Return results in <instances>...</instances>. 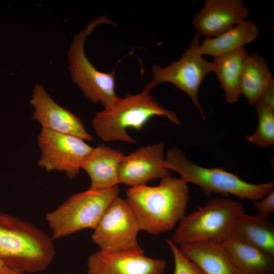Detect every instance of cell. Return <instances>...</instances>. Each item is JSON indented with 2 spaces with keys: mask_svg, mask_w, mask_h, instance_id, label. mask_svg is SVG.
<instances>
[{
  "mask_svg": "<svg viewBox=\"0 0 274 274\" xmlns=\"http://www.w3.org/2000/svg\"><path fill=\"white\" fill-rule=\"evenodd\" d=\"M126 196L140 229L154 235L172 230L185 216L189 201L187 183L171 176L157 186L130 187Z\"/></svg>",
  "mask_w": 274,
  "mask_h": 274,
  "instance_id": "6da1fadb",
  "label": "cell"
},
{
  "mask_svg": "<svg viewBox=\"0 0 274 274\" xmlns=\"http://www.w3.org/2000/svg\"><path fill=\"white\" fill-rule=\"evenodd\" d=\"M55 255L53 239L33 224L0 212V260L27 273L45 270Z\"/></svg>",
  "mask_w": 274,
  "mask_h": 274,
  "instance_id": "7a4b0ae2",
  "label": "cell"
},
{
  "mask_svg": "<svg viewBox=\"0 0 274 274\" xmlns=\"http://www.w3.org/2000/svg\"><path fill=\"white\" fill-rule=\"evenodd\" d=\"M156 116L164 117L176 125L181 124L175 112L163 107L149 92L143 90L118 97L111 106L97 113L92 123L96 134L104 141L132 144L136 141L127 129L139 131L151 118Z\"/></svg>",
  "mask_w": 274,
  "mask_h": 274,
  "instance_id": "3957f363",
  "label": "cell"
},
{
  "mask_svg": "<svg viewBox=\"0 0 274 274\" xmlns=\"http://www.w3.org/2000/svg\"><path fill=\"white\" fill-rule=\"evenodd\" d=\"M164 166L180 174L186 183L198 186L206 195L213 193L227 196L231 194L253 202L263 197L273 190L274 183L252 184L241 179L236 174L221 167L207 168L190 161L177 147L169 149Z\"/></svg>",
  "mask_w": 274,
  "mask_h": 274,
  "instance_id": "277c9868",
  "label": "cell"
},
{
  "mask_svg": "<svg viewBox=\"0 0 274 274\" xmlns=\"http://www.w3.org/2000/svg\"><path fill=\"white\" fill-rule=\"evenodd\" d=\"M244 213L243 205L238 201L224 197L212 198L198 210L185 215L170 239L179 245L205 240L222 243L231 236Z\"/></svg>",
  "mask_w": 274,
  "mask_h": 274,
  "instance_id": "5b68a950",
  "label": "cell"
},
{
  "mask_svg": "<svg viewBox=\"0 0 274 274\" xmlns=\"http://www.w3.org/2000/svg\"><path fill=\"white\" fill-rule=\"evenodd\" d=\"M119 192L118 186L88 189L76 193L54 210L46 214L53 239L84 229H94L104 212Z\"/></svg>",
  "mask_w": 274,
  "mask_h": 274,
  "instance_id": "8992f818",
  "label": "cell"
},
{
  "mask_svg": "<svg viewBox=\"0 0 274 274\" xmlns=\"http://www.w3.org/2000/svg\"><path fill=\"white\" fill-rule=\"evenodd\" d=\"M114 23L105 15L91 20L75 35L68 51V70L72 81L93 104L101 103L104 107L111 105L117 98L115 90L116 68L109 72L96 69L87 57L84 45L86 39L101 24Z\"/></svg>",
  "mask_w": 274,
  "mask_h": 274,
  "instance_id": "52a82bcc",
  "label": "cell"
},
{
  "mask_svg": "<svg viewBox=\"0 0 274 274\" xmlns=\"http://www.w3.org/2000/svg\"><path fill=\"white\" fill-rule=\"evenodd\" d=\"M200 37L195 31L189 46L178 60L165 66L153 65L152 78L144 90L150 92L161 84H172L189 96L204 118L198 93L204 77L212 72V62L204 58L198 51Z\"/></svg>",
  "mask_w": 274,
  "mask_h": 274,
  "instance_id": "ba28073f",
  "label": "cell"
},
{
  "mask_svg": "<svg viewBox=\"0 0 274 274\" xmlns=\"http://www.w3.org/2000/svg\"><path fill=\"white\" fill-rule=\"evenodd\" d=\"M91 235L100 249L107 252L139 249L138 222L126 200L116 197L106 209Z\"/></svg>",
  "mask_w": 274,
  "mask_h": 274,
  "instance_id": "9c48e42d",
  "label": "cell"
},
{
  "mask_svg": "<svg viewBox=\"0 0 274 274\" xmlns=\"http://www.w3.org/2000/svg\"><path fill=\"white\" fill-rule=\"evenodd\" d=\"M38 142L41 152L38 166L48 172H63L70 179L79 174L93 149L81 138L42 128Z\"/></svg>",
  "mask_w": 274,
  "mask_h": 274,
  "instance_id": "30bf717a",
  "label": "cell"
},
{
  "mask_svg": "<svg viewBox=\"0 0 274 274\" xmlns=\"http://www.w3.org/2000/svg\"><path fill=\"white\" fill-rule=\"evenodd\" d=\"M166 266L164 259L145 255L139 249L92 254L87 261L88 274H162Z\"/></svg>",
  "mask_w": 274,
  "mask_h": 274,
  "instance_id": "8fae6325",
  "label": "cell"
},
{
  "mask_svg": "<svg viewBox=\"0 0 274 274\" xmlns=\"http://www.w3.org/2000/svg\"><path fill=\"white\" fill-rule=\"evenodd\" d=\"M29 104L33 109L32 119L42 129L74 135L86 141L93 140L80 119L56 102L43 85L35 86Z\"/></svg>",
  "mask_w": 274,
  "mask_h": 274,
  "instance_id": "7c38bea8",
  "label": "cell"
},
{
  "mask_svg": "<svg viewBox=\"0 0 274 274\" xmlns=\"http://www.w3.org/2000/svg\"><path fill=\"white\" fill-rule=\"evenodd\" d=\"M164 144L142 146L124 156L119 169V180L130 187L146 185L149 181L170 176L163 165Z\"/></svg>",
  "mask_w": 274,
  "mask_h": 274,
  "instance_id": "4fadbf2b",
  "label": "cell"
},
{
  "mask_svg": "<svg viewBox=\"0 0 274 274\" xmlns=\"http://www.w3.org/2000/svg\"><path fill=\"white\" fill-rule=\"evenodd\" d=\"M249 11L241 0H207L192 24L200 36L216 37L247 20Z\"/></svg>",
  "mask_w": 274,
  "mask_h": 274,
  "instance_id": "5bb4252c",
  "label": "cell"
},
{
  "mask_svg": "<svg viewBox=\"0 0 274 274\" xmlns=\"http://www.w3.org/2000/svg\"><path fill=\"white\" fill-rule=\"evenodd\" d=\"M124 156L120 150L104 144L93 148L81 167L89 177V188L108 189L118 186L119 166Z\"/></svg>",
  "mask_w": 274,
  "mask_h": 274,
  "instance_id": "9a60e30c",
  "label": "cell"
},
{
  "mask_svg": "<svg viewBox=\"0 0 274 274\" xmlns=\"http://www.w3.org/2000/svg\"><path fill=\"white\" fill-rule=\"evenodd\" d=\"M179 248L204 274H239L221 243L200 241L184 244Z\"/></svg>",
  "mask_w": 274,
  "mask_h": 274,
  "instance_id": "2e32d148",
  "label": "cell"
},
{
  "mask_svg": "<svg viewBox=\"0 0 274 274\" xmlns=\"http://www.w3.org/2000/svg\"><path fill=\"white\" fill-rule=\"evenodd\" d=\"M239 274H273L274 256L231 235L220 243Z\"/></svg>",
  "mask_w": 274,
  "mask_h": 274,
  "instance_id": "e0dca14e",
  "label": "cell"
},
{
  "mask_svg": "<svg viewBox=\"0 0 274 274\" xmlns=\"http://www.w3.org/2000/svg\"><path fill=\"white\" fill-rule=\"evenodd\" d=\"M258 36L256 23L246 20L218 36L204 39L200 43L198 51L202 55L216 58L245 47L246 45L254 41Z\"/></svg>",
  "mask_w": 274,
  "mask_h": 274,
  "instance_id": "ac0fdd59",
  "label": "cell"
},
{
  "mask_svg": "<svg viewBox=\"0 0 274 274\" xmlns=\"http://www.w3.org/2000/svg\"><path fill=\"white\" fill-rule=\"evenodd\" d=\"M273 84L266 60L256 53H248L243 65L240 85L241 94L248 104L253 106Z\"/></svg>",
  "mask_w": 274,
  "mask_h": 274,
  "instance_id": "d6986e66",
  "label": "cell"
},
{
  "mask_svg": "<svg viewBox=\"0 0 274 274\" xmlns=\"http://www.w3.org/2000/svg\"><path fill=\"white\" fill-rule=\"evenodd\" d=\"M248 54L245 47L214 58V72L223 89L226 101L229 104L238 101L241 95V77L244 60Z\"/></svg>",
  "mask_w": 274,
  "mask_h": 274,
  "instance_id": "ffe728a7",
  "label": "cell"
},
{
  "mask_svg": "<svg viewBox=\"0 0 274 274\" xmlns=\"http://www.w3.org/2000/svg\"><path fill=\"white\" fill-rule=\"evenodd\" d=\"M232 235L274 256V225L269 218L244 213L237 221Z\"/></svg>",
  "mask_w": 274,
  "mask_h": 274,
  "instance_id": "44dd1931",
  "label": "cell"
},
{
  "mask_svg": "<svg viewBox=\"0 0 274 274\" xmlns=\"http://www.w3.org/2000/svg\"><path fill=\"white\" fill-rule=\"evenodd\" d=\"M253 106L258 114L257 129L246 136L248 141L262 147H269L274 144V109L268 107L260 100Z\"/></svg>",
  "mask_w": 274,
  "mask_h": 274,
  "instance_id": "7402d4cb",
  "label": "cell"
},
{
  "mask_svg": "<svg viewBox=\"0 0 274 274\" xmlns=\"http://www.w3.org/2000/svg\"><path fill=\"white\" fill-rule=\"evenodd\" d=\"M174 259V274H204L201 270L189 259L170 238L166 240Z\"/></svg>",
  "mask_w": 274,
  "mask_h": 274,
  "instance_id": "603a6c76",
  "label": "cell"
},
{
  "mask_svg": "<svg viewBox=\"0 0 274 274\" xmlns=\"http://www.w3.org/2000/svg\"><path fill=\"white\" fill-rule=\"evenodd\" d=\"M253 202L258 215L269 218L274 212L273 189L260 199Z\"/></svg>",
  "mask_w": 274,
  "mask_h": 274,
  "instance_id": "cb8c5ba5",
  "label": "cell"
},
{
  "mask_svg": "<svg viewBox=\"0 0 274 274\" xmlns=\"http://www.w3.org/2000/svg\"><path fill=\"white\" fill-rule=\"evenodd\" d=\"M259 100L266 106L274 109V84L266 90Z\"/></svg>",
  "mask_w": 274,
  "mask_h": 274,
  "instance_id": "d4e9b609",
  "label": "cell"
},
{
  "mask_svg": "<svg viewBox=\"0 0 274 274\" xmlns=\"http://www.w3.org/2000/svg\"><path fill=\"white\" fill-rule=\"evenodd\" d=\"M0 274H27L22 271L4 265L0 267Z\"/></svg>",
  "mask_w": 274,
  "mask_h": 274,
  "instance_id": "484cf974",
  "label": "cell"
},
{
  "mask_svg": "<svg viewBox=\"0 0 274 274\" xmlns=\"http://www.w3.org/2000/svg\"><path fill=\"white\" fill-rule=\"evenodd\" d=\"M4 265H5L4 263L0 260V267L4 266Z\"/></svg>",
  "mask_w": 274,
  "mask_h": 274,
  "instance_id": "4316f807",
  "label": "cell"
}]
</instances>
